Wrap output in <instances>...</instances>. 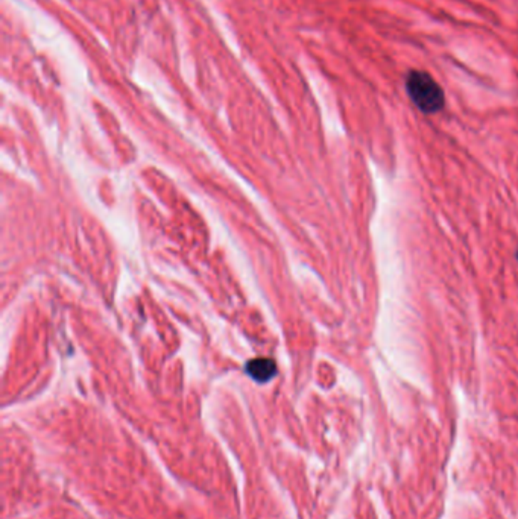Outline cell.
Masks as SVG:
<instances>
[{"mask_svg":"<svg viewBox=\"0 0 518 519\" xmlns=\"http://www.w3.org/2000/svg\"><path fill=\"white\" fill-rule=\"evenodd\" d=\"M246 374L257 382H268L277 375V365L271 358H254L248 362Z\"/></svg>","mask_w":518,"mask_h":519,"instance_id":"2","label":"cell"},{"mask_svg":"<svg viewBox=\"0 0 518 519\" xmlns=\"http://www.w3.org/2000/svg\"><path fill=\"white\" fill-rule=\"evenodd\" d=\"M406 92L412 104L424 114H436L445 107L444 90L424 70L412 69L408 72Z\"/></svg>","mask_w":518,"mask_h":519,"instance_id":"1","label":"cell"},{"mask_svg":"<svg viewBox=\"0 0 518 519\" xmlns=\"http://www.w3.org/2000/svg\"><path fill=\"white\" fill-rule=\"evenodd\" d=\"M517 258H518V252H517Z\"/></svg>","mask_w":518,"mask_h":519,"instance_id":"3","label":"cell"}]
</instances>
